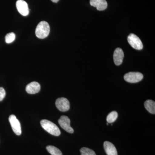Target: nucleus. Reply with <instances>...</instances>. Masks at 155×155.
<instances>
[{
    "mask_svg": "<svg viewBox=\"0 0 155 155\" xmlns=\"http://www.w3.org/2000/svg\"><path fill=\"white\" fill-rule=\"evenodd\" d=\"M17 11L23 16H28L29 14V9L28 4L23 0H18L16 3Z\"/></svg>",
    "mask_w": 155,
    "mask_h": 155,
    "instance_id": "6e6552de",
    "label": "nucleus"
},
{
    "mask_svg": "<svg viewBox=\"0 0 155 155\" xmlns=\"http://www.w3.org/2000/svg\"><path fill=\"white\" fill-rule=\"evenodd\" d=\"M56 107L61 112H66L70 108V103L66 98L61 97L56 100Z\"/></svg>",
    "mask_w": 155,
    "mask_h": 155,
    "instance_id": "0eeeda50",
    "label": "nucleus"
},
{
    "mask_svg": "<svg viewBox=\"0 0 155 155\" xmlns=\"http://www.w3.org/2000/svg\"><path fill=\"white\" fill-rule=\"evenodd\" d=\"M48 151L51 155H63L59 149L53 146H48L46 147Z\"/></svg>",
    "mask_w": 155,
    "mask_h": 155,
    "instance_id": "4468645a",
    "label": "nucleus"
},
{
    "mask_svg": "<svg viewBox=\"0 0 155 155\" xmlns=\"http://www.w3.org/2000/svg\"><path fill=\"white\" fill-rule=\"evenodd\" d=\"M118 116V113L116 111H114L111 112L110 113L108 114L107 116V122L108 123H113V122L116 121Z\"/></svg>",
    "mask_w": 155,
    "mask_h": 155,
    "instance_id": "2eb2a0df",
    "label": "nucleus"
},
{
    "mask_svg": "<svg viewBox=\"0 0 155 155\" xmlns=\"http://www.w3.org/2000/svg\"><path fill=\"white\" fill-rule=\"evenodd\" d=\"M15 38H16V35L13 32H11V33L7 34L5 38V39L7 43L10 44L15 40Z\"/></svg>",
    "mask_w": 155,
    "mask_h": 155,
    "instance_id": "f3484780",
    "label": "nucleus"
},
{
    "mask_svg": "<svg viewBox=\"0 0 155 155\" xmlns=\"http://www.w3.org/2000/svg\"><path fill=\"white\" fill-rule=\"evenodd\" d=\"M40 123L43 128L50 134L56 136L61 134V130L59 127L53 122L46 119H43L41 121Z\"/></svg>",
    "mask_w": 155,
    "mask_h": 155,
    "instance_id": "f257e3e1",
    "label": "nucleus"
},
{
    "mask_svg": "<svg viewBox=\"0 0 155 155\" xmlns=\"http://www.w3.org/2000/svg\"><path fill=\"white\" fill-rule=\"evenodd\" d=\"M91 5L96 8L98 11H104L107 7V3L106 0H90Z\"/></svg>",
    "mask_w": 155,
    "mask_h": 155,
    "instance_id": "1a4fd4ad",
    "label": "nucleus"
},
{
    "mask_svg": "<svg viewBox=\"0 0 155 155\" xmlns=\"http://www.w3.org/2000/svg\"><path fill=\"white\" fill-rule=\"evenodd\" d=\"M50 31V25L46 21L38 23L35 29V34L39 38L44 39L48 36Z\"/></svg>",
    "mask_w": 155,
    "mask_h": 155,
    "instance_id": "f03ea898",
    "label": "nucleus"
},
{
    "mask_svg": "<svg viewBox=\"0 0 155 155\" xmlns=\"http://www.w3.org/2000/svg\"><path fill=\"white\" fill-rule=\"evenodd\" d=\"M54 3H57L59 2V0H51Z\"/></svg>",
    "mask_w": 155,
    "mask_h": 155,
    "instance_id": "6ab92c4d",
    "label": "nucleus"
},
{
    "mask_svg": "<svg viewBox=\"0 0 155 155\" xmlns=\"http://www.w3.org/2000/svg\"><path fill=\"white\" fill-rule=\"evenodd\" d=\"M143 75L139 72H130L125 74L124 78L125 81L131 83H137L142 80Z\"/></svg>",
    "mask_w": 155,
    "mask_h": 155,
    "instance_id": "20e7f679",
    "label": "nucleus"
},
{
    "mask_svg": "<svg viewBox=\"0 0 155 155\" xmlns=\"http://www.w3.org/2000/svg\"><path fill=\"white\" fill-rule=\"evenodd\" d=\"M6 95V92L2 87H0V101H2Z\"/></svg>",
    "mask_w": 155,
    "mask_h": 155,
    "instance_id": "a211bd4d",
    "label": "nucleus"
},
{
    "mask_svg": "<svg viewBox=\"0 0 155 155\" xmlns=\"http://www.w3.org/2000/svg\"><path fill=\"white\" fill-rule=\"evenodd\" d=\"M58 123L62 128L68 133L72 134L74 130L70 126V120L67 116H62L58 120Z\"/></svg>",
    "mask_w": 155,
    "mask_h": 155,
    "instance_id": "423d86ee",
    "label": "nucleus"
},
{
    "mask_svg": "<svg viewBox=\"0 0 155 155\" xmlns=\"http://www.w3.org/2000/svg\"><path fill=\"white\" fill-rule=\"evenodd\" d=\"M144 107L151 114H155V102L152 100H147L144 102Z\"/></svg>",
    "mask_w": 155,
    "mask_h": 155,
    "instance_id": "ddd939ff",
    "label": "nucleus"
},
{
    "mask_svg": "<svg viewBox=\"0 0 155 155\" xmlns=\"http://www.w3.org/2000/svg\"><path fill=\"white\" fill-rule=\"evenodd\" d=\"M40 84L36 81L31 82L26 87L25 90L29 94H35L40 91Z\"/></svg>",
    "mask_w": 155,
    "mask_h": 155,
    "instance_id": "9b49d317",
    "label": "nucleus"
},
{
    "mask_svg": "<svg viewBox=\"0 0 155 155\" xmlns=\"http://www.w3.org/2000/svg\"><path fill=\"white\" fill-rule=\"evenodd\" d=\"M127 40L128 43L133 48L140 50L143 48V45L140 39L134 34H130L127 37Z\"/></svg>",
    "mask_w": 155,
    "mask_h": 155,
    "instance_id": "7ed1b4c3",
    "label": "nucleus"
},
{
    "mask_svg": "<svg viewBox=\"0 0 155 155\" xmlns=\"http://www.w3.org/2000/svg\"><path fill=\"white\" fill-rule=\"evenodd\" d=\"M104 146L107 155H118L116 147L112 143L109 141H105Z\"/></svg>",
    "mask_w": 155,
    "mask_h": 155,
    "instance_id": "f8f14e48",
    "label": "nucleus"
},
{
    "mask_svg": "<svg viewBox=\"0 0 155 155\" xmlns=\"http://www.w3.org/2000/svg\"><path fill=\"white\" fill-rule=\"evenodd\" d=\"M81 155H96L94 151L87 147H83L81 149Z\"/></svg>",
    "mask_w": 155,
    "mask_h": 155,
    "instance_id": "dca6fc26",
    "label": "nucleus"
},
{
    "mask_svg": "<svg viewBox=\"0 0 155 155\" xmlns=\"http://www.w3.org/2000/svg\"><path fill=\"white\" fill-rule=\"evenodd\" d=\"M9 121L14 133L17 135H21L22 133L21 125L16 116L14 115H11L9 116Z\"/></svg>",
    "mask_w": 155,
    "mask_h": 155,
    "instance_id": "39448f33",
    "label": "nucleus"
},
{
    "mask_svg": "<svg viewBox=\"0 0 155 155\" xmlns=\"http://www.w3.org/2000/svg\"><path fill=\"white\" fill-rule=\"evenodd\" d=\"M124 52L122 49L117 48L114 51V60L115 64L116 66H119L122 64L124 58Z\"/></svg>",
    "mask_w": 155,
    "mask_h": 155,
    "instance_id": "9d476101",
    "label": "nucleus"
}]
</instances>
